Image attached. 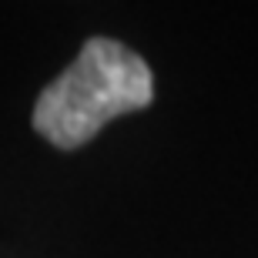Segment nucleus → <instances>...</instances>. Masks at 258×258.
<instances>
[{
	"label": "nucleus",
	"instance_id": "obj_1",
	"mask_svg": "<svg viewBox=\"0 0 258 258\" xmlns=\"http://www.w3.org/2000/svg\"><path fill=\"white\" fill-rule=\"evenodd\" d=\"M151 97V67L117 40L91 37L74 64L40 91L34 104V131L60 151H74L111 117L141 111Z\"/></svg>",
	"mask_w": 258,
	"mask_h": 258
}]
</instances>
